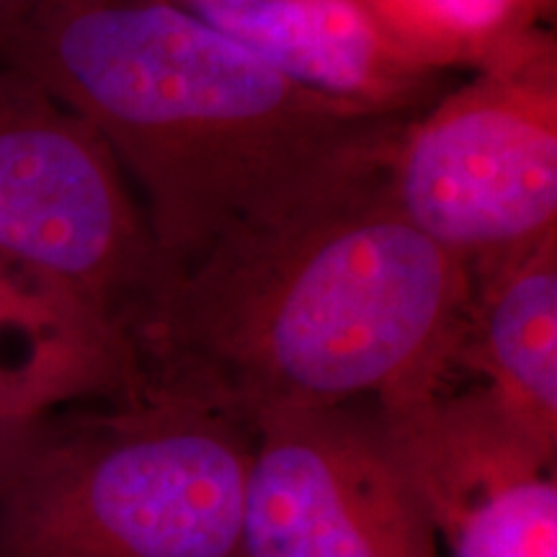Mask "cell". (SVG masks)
<instances>
[{"mask_svg":"<svg viewBox=\"0 0 557 557\" xmlns=\"http://www.w3.org/2000/svg\"><path fill=\"white\" fill-rule=\"evenodd\" d=\"M45 418L47 416L18 418L0 413V496L13 483L21 465L26 462L34 444H37Z\"/></svg>","mask_w":557,"mask_h":557,"instance_id":"12","label":"cell"},{"mask_svg":"<svg viewBox=\"0 0 557 557\" xmlns=\"http://www.w3.org/2000/svg\"><path fill=\"white\" fill-rule=\"evenodd\" d=\"M387 197L470 274L557 235V41L542 29L403 122Z\"/></svg>","mask_w":557,"mask_h":557,"instance_id":"4","label":"cell"},{"mask_svg":"<svg viewBox=\"0 0 557 557\" xmlns=\"http://www.w3.org/2000/svg\"><path fill=\"white\" fill-rule=\"evenodd\" d=\"M380 165L250 222L165 276L124 333V400L253 426L278 410L400 408L447 385L472 274L395 209Z\"/></svg>","mask_w":557,"mask_h":557,"instance_id":"1","label":"cell"},{"mask_svg":"<svg viewBox=\"0 0 557 557\" xmlns=\"http://www.w3.org/2000/svg\"><path fill=\"white\" fill-rule=\"evenodd\" d=\"M60 3H67V0H0V39L39 16L41 11L54 9Z\"/></svg>","mask_w":557,"mask_h":557,"instance_id":"13","label":"cell"},{"mask_svg":"<svg viewBox=\"0 0 557 557\" xmlns=\"http://www.w3.org/2000/svg\"><path fill=\"white\" fill-rule=\"evenodd\" d=\"M457 367L557 462V235L472 271Z\"/></svg>","mask_w":557,"mask_h":557,"instance_id":"9","label":"cell"},{"mask_svg":"<svg viewBox=\"0 0 557 557\" xmlns=\"http://www.w3.org/2000/svg\"><path fill=\"white\" fill-rule=\"evenodd\" d=\"M250 449L176 400L50 413L0 496V557H240Z\"/></svg>","mask_w":557,"mask_h":557,"instance_id":"3","label":"cell"},{"mask_svg":"<svg viewBox=\"0 0 557 557\" xmlns=\"http://www.w3.org/2000/svg\"><path fill=\"white\" fill-rule=\"evenodd\" d=\"M240 557H444L374 403L253 421Z\"/></svg>","mask_w":557,"mask_h":557,"instance_id":"6","label":"cell"},{"mask_svg":"<svg viewBox=\"0 0 557 557\" xmlns=\"http://www.w3.org/2000/svg\"><path fill=\"white\" fill-rule=\"evenodd\" d=\"M377 410L444 557H557L555 462L478 387Z\"/></svg>","mask_w":557,"mask_h":557,"instance_id":"7","label":"cell"},{"mask_svg":"<svg viewBox=\"0 0 557 557\" xmlns=\"http://www.w3.org/2000/svg\"><path fill=\"white\" fill-rule=\"evenodd\" d=\"M278 73L333 101L410 120L444 94L442 73L389 41L361 0H176Z\"/></svg>","mask_w":557,"mask_h":557,"instance_id":"8","label":"cell"},{"mask_svg":"<svg viewBox=\"0 0 557 557\" xmlns=\"http://www.w3.org/2000/svg\"><path fill=\"white\" fill-rule=\"evenodd\" d=\"M0 261L94 318L122 357L124 333L165 276L135 189L99 132L3 62Z\"/></svg>","mask_w":557,"mask_h":557,"instance_id":"5","label":"cell"},{"mask_svg":"<svg viewBox=\"0 0 557 557\" xmlns=\"http://www.w3.org/2000/svg\"><path fill=\"white\" fill-rule=\"evenodd\" d=\"M122 395L124 357L114 336L0 261V413L39 418Z\"/></svg>","mask_w":557,"mask_h":557,"instance_id":"10","label":"cell"},{"mask_svg":"<svg viewBox=\"0 0 557 557\" xmlns=\"http://www.w3.org/2000/svg\"><path fill=\"white\" fill-rule=\"evenodd\" d=\"M0 62L99 132L165 276L380 165L406 122L299 86L176 0H67L0 39Z\"/></svg>","mask_w":557,"mask_h":557,"instance_id":"2","label":"cell"},{"mask_svg":"<svg viewBox=\"0 0 557 557\" xmlns=\"http://www.w3.org/2000/svg\"><path fill=\"white\" fill-rule=\"evenodd\" d=\"M529 3L534 5V9H537L542 16H549V13H553V9H555V0H529Z\"/></svg>","mask_w":557,"mask_h":557,"instance_id":"14","label":"cell"},{"mask_svg":"<svg viewBox=\"0 0 557 557\" xmlns=\"http://www.w3.org/2000/svg\"><path fill=\"white\" fill-rule=\"evenodd\" d=\"M380 32L418 65L485 70L545 29L529 0H361Z\"/></svg>","mask_w":557,"mask_h":557,"instance_id":"11","label":"cell"}]
</instances>
